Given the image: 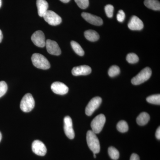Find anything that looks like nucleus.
Masks as SVG:
<instances>
[{
    "label": "nucleus",
    "mask_w": 160,
    "mask_h": 160,
    "mask_svg": "<svg viewBox=\"0 0 160 160\" xmlns=\"http://www.w3.org/2000/svg\"><path fill=\"white\" fill-rule=\"evenodd\" d=\"M78 6L82 9H86L89 6V0H74Z\"/></svg>",
    "instance_id": "obj_26"
},
{
    "label": "nucleus",
    "mask_w": 160,
    "mask_h": 160,
    "mask_svg": "<svg viewBox=\"0 0 160 160\" xmlns=\"http://www.w3.org/2000/svg\"><path fill=\"white\" fill-rule=\"evenodd\" d=\"M2 133H1V132H0V142H1V140H2Z\"/></svg>",
    "instance_id": "obj_34"
},
{
    "label": "nucleus",
    "mask_w": 160,
    "mask_h": 160,
    "mask_svg": "<svg viewBox=\"0 0 160 160\" xmlns=\"http://www.w3.org/2000/svg\"><path fill=\"white\" fill-rule=\"evenodd\" d=\"M125 17H126V15L124 12L122 10H120L117 16L118 21L120 22H122L125 20Z\"/></svg>",
    "instance_id": "obj_29"
},
{
    "label": "nucleus",
    "mask_w": 160,
    "mask_h": 160,
    "mask_svg": "<svg viewBox=\"0 0 160 160\" xmlns=\"http://www.w3.org/2000/svg\"><path fill=\"white\" fill-rule=\"evenodd\" d=\"M38 14L41 17H43L44 15L48 11L49 5L46 0H37Z\"/></svg>",
    "instance_id": "obj_16"
},
{
    "label": "nucleus",
    "mask_w": 160,
    "mask_h": 160,
    "mask_svg": "<svg viewBox=\"0 0 160 160\" xmlns=\"http://www.w3.org/2000/svg\"><path fill=\"white\" fill-rule=\"evenodd\" d=\"M32 149L34 153L40 156H44L47 152L45 144L39 140H35L32 142Z\"/></svg>",
    "instance_id": "obj_10"
},
{
    "label": "nucleus",
    "mask_w": 160,
    "mask_h": 160,
    "mask_svg": "<svg viewBox=\"0 0 160 160\" xmlns=\"http://www.w3.org/2000/svg\"><path fill=\"white\" fill-rule=\"evenodd\" d=\"M152 70L149 67L143 69L138 74L132 78L131 82L134 85H139L149 80L151 77Z\"/></svg>",
    "instance_id": "obj_3"
},
{
    "label": "nucleus",
    "mask_w": 160,
    "mask_h": 160,
    "mask_svg": "<svg viewBox=\"0 0 160 160\" xmlns=\"http://www.w3.org/2000/svg\"><path fill=\"white\" fill-rule=\"evenodd\" d=\"M117 128L121 132H126L129 129L128 124L125 121H121L118 123Z\"/></svg>",
    "instance_id": "obj_23"
},
{
    "label": "nucleus",
    "mask_w": 160,
    "mask_h": 160,
    "mask_svg": "<svg viewBox=\"0 0 160 160\" xmlns=\"http://www.w3.org/2000/svg\"><path fill=\"white\" fill-rule=\"evenodd\" d=\"M46 46L47 51L49 54L58 56L61 54V49L56 42L50 39L46 41Z\"/></svg>",
    "instance_id": "obj_11"
},
{
    "label": "nucleus",
    "mask_w": 160,
    "mask_h": 160,
    "mask_svg": "<svg viewBox=\"0 0 160 160\" xmlns=\"http://www.w3.org/2000/svg\"><path fill=\"white\" fill-rule=\"evenodd\" d=\"M60 1H61V2H62L64 3H67L68 2H69V1H70V0H60Z\"/></svg>",
    "instance_id": "obj_33"
},
{
    "label": "nucleus",
    "mask_w": 160,
    "mask_h": 160,
    "mask_svg": "<svg viewBox=\"0 0 160 160\" xmlns=\"http://www.w3.org/2000/svg\"><path fill=\"white\" fill-rule=\"evenodd\" d=\"M3 39V34L2 33V30L0 29V43L2 42V40Z\"/></svg>",
    "instance_id": "obj_32"
},
{
    "label": "nucleus",
    "mask_w": 160,
    "mask_h": 160,
    "mask_svg": "<svg viewBox=\"0 0 160 160\" xmlns=\"http://www.w3.org/2000/svg\"><path fill=\"white\" fill-rule=\"evenodd\" d=\"M105 12L106 15L108 18H111L113 16V10H114V7L111 5H106L105 7Z\"/></svg>",
    "instance_id": "obj_28"
},
{
    "label": "nucleus",
    "mask_w": 160,
    "mask_h": 160,
    "mask_svg": "<svg viewBox=\"0 0 160 160\" xmlns=\"http://www.w3.org/2000/svg\"><path fill=\"white\" fill-rule=\"evenodd\" d=\"M8 89V86L6 82L4 81L0 82V98L6 94Z\"/></svg>",
    "instance_id": "obj_27"
},
{
    "label": "nucleus",
    "mask_w": 160,
    "mask_h": 160,
    "mask_svg": "<svg viewBox=\"0 0 160 160\" xmlns=\"http://www.w3.org/2000/svg\"><path fill=\"white\" fill-rule=\"evenodd\" d=\"M51 89L56 94L65 95L69 91V88L64 83L56 82L52 84Z\"/></svg>",
    "instance_id": "obj_13"
},
{
    "label": "nucleus",
    "mask_w": 160,
    "mask_h": 160,
    "mask_svg": "<svg viewBox=\"0 0 160 160\" xmlns=\"http://www.w3.org/2000/svg\"><path fill=\"white\" fill-rule=\"evenodd\" d=\"M130 160H140V158L139 156L136 153H132L131 155Z\"/></svg>",
    "instance_id": "obj_30"
},
{
    "label": "nucleus",
    "mask_w": 160,
    "mask_h": 160,
    "mask_svg": "<svg viewBox=\"0 0 160 160\" xmlns=\"http://www.w3.org/2000/svg\"><path fill=\"white\" fill-rule=\"evenodd\" d=\"M86 140L89 149L93 153L97 154L100 152L99 141L96 133L92 130H89L87 132Z\"/></svg>",
    "instance_id": "obj_1"
},
{
    "label": "nucleus",
    "mask_w": 160,
    "mask_h": 160,
    "mask_svg": "<svg viewBox=\"0 0 160 160\" xmlns=\"http://www.w3.org/2000/svg\"><path fill=\"white\" fill-rule=\"evenodd\" d=\"M31 40L33 44L38 47L42 48L46 46L45 34L41 30H38L33 33L32 35Z\"/></svg>",
    "instance_id": "obj_7"
},
{
    "label": "nucleus",
    "mask_w": 160,
    "mask_h": 160,
    "mask_svg": "<svg viewBox=\"0 0 160 160\" xmlns=\"http://www.w3.org/2000/svg\"><path fill=\"white\" fill-rule=\"evenodd\" d=\"M82 16L86 22L92 25L99 26L103 24L102 19L101 18L94 15L88 12H83L82 13Z\"/></svg>",
    "instance_id": "obj_12"
},
{
    "label": "nucleus",
    "mask_w": 160,
    "mask_h": 160,
    "mask_svg": "<svg viewBox=\"0 0 160 160\" xmlns=\"http://www.w3.org/2000/svg\"><path fill=\"white\" fill-rule=\"evenodd\" d=\"M43 18L45 21L51 26H58L62 22V18L52 10H48L46 12Z\"/></svg>",
    "instance_id": "obj_6"
},
{
    "label": "nucleus",
    "mask_w": 160,
    "mask_h": 160,
    "mask_svg": "<svg viewBox=\"0 0 160 160\" xmlns=\"http://www.w3.org/2000/svg\"><path fill=\"white\" fill-rule=\"evenodd\" d=\"M86 39L90 42H94L99 39V35L96 31L93 30H86L84 32Z\"/></svg>",
    "instance_id": "obj_18"
},
{
    "label": "nucleus",
    "mask_w": 160,
    "mask_h": 160,
    "mask_svg": "<svg viewBox=\"0 0 160 160\" xmlns=\"http://www.w3.org/2000/svg\"><path fill=\"white\" fill-rule=\"evenodd\" d=\"M147 102L155 105H160V95L159 94L152 95L146 98Z\"/></svg>",
    "instance_id": "obj_21"
},
{
    "label": "nucleus",
    "mask_w": 160,
    "mask_h": 160,
    "mask_svg": "<svg viewBox=\"0 0 160 160\" xmlns=\"http://www.w3.org/2000/svg\"><path fill=\"white\" fill-rule=\"evenodd\" d=\"M91 68L89 66L83 65L75 67L72 70V73L75 76L81 75H87L91 73Z\"/></svg>",
    "instance_id": "obj_15"
},
{
    "label": "nucleus",
    "mask_w": 160,
    "mask_h": 160,
    "mask_svg": "<svg viewBox=\"0 0 160 160\" xmlns=\"http://www.w3.org/2000/svg\"><path fill=\"white\" fill-rule=\"evenodd\" d=\"M128 26L132 30H141L144 27L142 21L136 16H133L131 18Z\"/></svg>",
    "instance_id": "obj_14"
},
{
    "label": "nucleus",
    "mask_w": 160,
    "mask_h": 160,
    "mask_svg": "<svg viewBox=\"0 0 160 160\" xmlns=\"http://www.w3.org/2000/svg\"><path fill=\"white\" fill-rule=\"evenodd\" d=\"M94 154V158H96V154H95V153H93Z\"/></svg>",
    "instance_id": "obj_36"
},
{
    "label": "nucleus",
    "mask_w": 160,
    "mask_h": 160,
    "mask_svg": "<svg viewBox=\"0 0 160 160\" xmlns=\"http://www.w3.org/2000/svg\"><path fill=\"white\" fill-rule=\"evenodd\" d=\"M31 59L33 66L38 69L46 70L50 68V64L49 61L42 54L34 53L32 54Z\"/></svg>",
    "instance_id": "obj_2"
},
{
    "label": "nucleus",
    "mask_w": 160,
    "mask_h": 160,
    "mask_svg": "<svg viewBox=\"0 0 160 160\" xmlns=\"http://www.w3.org/2000/svg\"><path fill=\"white\" fill-rule=\"evenodd\" d=\"M150 119V116L148 113L142 112L137 118V123L139 126H143L148 123Z\"/></svg>",
    "instance_id": "obj_19"
},
{
    "label": "nucleus",
    "mask_w": 160,
    "mask_h": 160,
    "mask_svg": "<svg viewBox=\"0 0 160 160\" xmlns=\"http://www.w3.org/2000/svg\"><path fill=\"white\" fill-rule=\"evenodd\" d=\"M2 0H0V8L1 7V6H2Z\"/></svg>",
    "instance_id": "obj_35"
},
{
    "label": "nucleus",
    "mask_w": 160,
    "mask_h": 160,
    "mask_svg": "<svg viewBox=\"0 0 160 160\" xmlns=\"http://www.w3.org/2000/svg\"><path fill=\"white\" fill-rule=\"evenodd\" d=\"M108 153L110 157L114 160H118L119 158V152L114 147L111 146L108 149Z\"/></svg>",
    "instance_id": "obj_22"
},
{
    "label": "nucleus",
    "mask_w": 160,
    "mask_h": 160,
    "mask_svg": "<svg viewBox=\"0 0 160 160\" xmlns=\"http://www.w3.org/2000/svg\"><path fill=\"white\" fill-rule=\"evenodd\" d=\"M120 72L119 67L117 66H112L108 71V74L110 77H114L119 74Z\"/></svg>",
    "instance_id": "obj_24"
},
{
    "label": "nucleus",
    "mask_w": 160,
    "mask_h": 160,
    "mask_svg": "<svg viewBox=\"0 0 160 160\" xmlns=\"http://www.w3.org/2000/svg\"><path fill=\"white\" fill-rule=\"evenodd\" d=\"M71 45L75 52L80 56H83L85 54L84 50L79 44L75 41H71Z\"/></svg>",
    "instance_id": "obj_20"
},
{
    "label": "nucleus",
    "mask_w": 160,
    "mask_h": 160,
    "mask_svg": "<svg viewBox=\"0 0 160 160\" xmlns=\"http://www.w3.org/2000/svg\"><path fill=\"white\" fill-rule=\"evenodd\" d=\"M35 101L33 97L30 93H27L23 97L21 104L20 108L24 112H29L34 108Z\"/></svg>",
    "instance_id": "obj_4"
},
{
    "label": "nucleus",
    "mask_w": 160,
    "mask_h": 160,
    "mask_svg": "<svg viewBox=\"0 0 160 160\" xmlns=\"http://www.w3.org/2000/svg\"><path fill=\"white\" fill-rule=\"evenodd\" d=\"M126 60L130 64H135L139 61V58L137 55L134 53H129L126 57Z\"/></svg>",
    "instance_id": "obj_25"
},
{
    "label": "nucleus",
    "mask_w": 160,
    "mask_h": 160,
    "mask_svg": "<svg viewBox=\"0 0 160 160\" xmlns=\"http://www.w3.org/2000/svg\"><path fill=\"white\" fill-rule=\"evenodd\" d=\"M106 121V117L103 114H100L96 117L91 123L92 131L96 134L100 133L104 127Z\"/></svg>",
    "instance_id": "obj_5"
},
{
    "label": "nucleus",
    "mask_w": 160,
    "mask_h": 160,
    "mask_svg": "<svg viewBox=\"0 0 160 160\" xmlns=\"http://www.w3.org/2000/svg\"><path fill=\"white\" fill-rule=\"evenodd\" d=\"M144 3L146 7L149 9L156 11L160 10V3L158 0H145Z\"/></svg>",
    "instance_id": "obj_17"
},
{
    "label": "nucleus",
    "mask_w": 160,
    "mask_h": 160,
    "mask_svg": "<svg viewBox=\"0 0 160 160\" xmlns=\"http://www.w3.org/2000/svg\"><path fill=\"white\" fill-rule=\"evenodd\" d=\"M102 99L99 97H96L90 100L86 108V113L87 116H91L93 112L99 107L102 103Z\"/></svg>",
    "instance_id": "obj_8"
},
{
    "label": "nucleus",
    "mask_w": 160,
    "mask_h": 160,
    "mask_svg": "<svg viewBox=\"0 0 160 160\" xmlns=\"http://www.w3.org/2000/svg\"><path fill=\"white\" fill-rule=\"evenodd\" d=\"M64 129L65 134L70 139L74 138L75 133L72 127V120L69 116H66L64 119Z\"/></svg>",
    "instance_id": "obj_9"
},
{
    "label": "nucleus",
    "mask_w": 160,
    "mask_h": 160,
    "mask_svg": "<svg viewBox=\"0 0 160 160\" xmlns=\"http://www.w3.org/2000/svg\"><path fill=\"white\" fill-rule=\"evenodd\" d=\"M156 137L158 140L160 139V128L159 127L157 129L155 134Z\"/></svg>",
    "instance_id": "obj_31"
}]
</instances>
